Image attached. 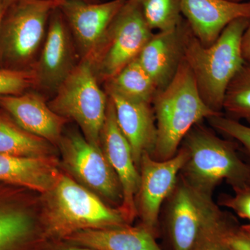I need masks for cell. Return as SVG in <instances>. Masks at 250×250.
<instances>
[{"label": "cell", "mask_w": 250, "mask_h": 250, "mask_svg": "<svg viewBox=\"0 0 250 250\" xmlns=\"http://www.w3.org/2000/svg\"><path fill=\"white\" fill-rule=\"evenodd\" d=\"M250 22V18L235 20L208 47L202 45L187 21L184 22V60L191 70L202 100L215 113H223L229 85L246 62L241 42Z\"/></svg>", "instance_id": "obj_1"}, {"label": "cell", "mask_w": 250, "mask_h": 250, "mask_svg": "<svg viewBox=\"0 0 250 250\" xmlns=\"http://www.w3.org/2000/svg\"><path fill=\"white\" fill-rule=\"evenodd\" d=\"M152 104L157 136L151 156L158 161L173 157L184 137L195 125L210 117L221 114L210 109L202 100L193 75L184 59L173 80L164 89L158 92Z\"/></svg>", "instance_id": "obj_2"}, {"label": "cell", "mask_w": 250, "mask_h": 250, "mask_svg": "<svg viewBox=\"0 0 250 250\" xmlns=\"http://www.w3.org/2000/svg\"><path fill=\"white\" fill-rule=\"evenodd\" d=\"M180 146L188 158L179 174L192 187L211 195L223 181L233 191L250 188V163L242 160L233 143L201 123L189 131Z\"/></svg>", "instance_id": "obj_3"}, {"label": "cell", "mask_w": 250, "mask_h": 250, "mask_svg": "<svg viewBox=\"0 0 250 250\" xmlns=\"http://www.w3.org/2000/svg\"><path fill=\"white\" fill-rule=\"evenodd\" d=\"M41 225L47 240H64L77 231L129 225L119 208H111L68 176L60 174L48 192Z\"/></svg>", "instance_id": "obj_4"}, {"label": "cell", "mask_w": 250, "mask_h": 250, "mask_svg": "<svg viewBox=\"0 0 250 250\" xmlns=\"http://www.w3.org/2000/svg\"><path fill=\"white\" fill-rule=\"evenodd\" d=\"M58 0H14L0 31L2 67L34 70L45 42L51 14Z\"/></svg>", "instance_id": "obj_5"}, {"label": "cell", "mask_w": 250, "mask_h": 250, "mask_svg": "<svg viewBox=\"0 0 250 250\" xmlns=\"http://www.w3.org/2000/svg\"><path fill=\"white\" fill-rule=\"evenodd\" d=\"M167 221L174 250H195L231 217L220 209L213 195L199 190L179 174L167 200Z\"/></svg>", "instance_id": "obj_6"}, {"label": "cell", "mask_w": 250, "mask_h": 250, "mask_svg": "<svg viewBox=\"0 0 250 250\" xmlns=\"http://www.w3.org/2000/svg\"><path fill=\"white\" fill-rule=\"evenodd\" d=\"M108 101L90 62L81 59L48 104L59 116L76 122L85 139L102 148L100 137Z\"/></svg>", "instance_id": "obj_7"}, {"label": "cell", "mask_w": 250, "mask_h": 250, "mask_svg": "<svg viewBox=\"0 0 250 250\" xmlns=\"http://www.w3.org/2000/svg\"><path fill=\"white\" fill-rule=\"evenodd\" d=\"M136 0H126L90 62L100 84L137 58L154 35Z\"/></svg>", "instance_id": "obj_8"}, {"label": "cell", "mask_w": 250, "mask_h": 250, "mask_svg": "<svg viewBox=\"0 0 250 250\" xmlns=\"http://www.w3.org/2000/svg\"><path fill=\"white\" fill-rule=\"evenodd\" d=\"M64 166L80 182L121 207L123 192L116 172L101 147L76 131L62 134L59 143Z\"/></svg>", "instance_id": "obj_9"}, {"label": "cell", "mask_w": 250, "mask_h": 250, "mask_svg": "<svg viewBox=\"0 0 250 250\" xmlns=\"http://www.w3.org/2000/svg\"><path fill=\"white\" fill-rule=\"evenodd\" d=\"M80 61L71 31L58 6L51 14L45 42L34 67V90L52 98Z\"/></svg>", "instance_id": "obj_10"}, {"label": "cell", "mask_w": 250, "mask_h": 250, "mask_svg": "<svg viewBox=\"0 0 250 250\" xmlns=\"http://www.w3.org/2000/svg\"><path fill=\"white\" fill-rule=\"evenodd\" d=\"M187 158V151L182 146L177 154L167 160H156L149 153H145L141 157L136 210L142 221L141 225L154 235L161 207L174 190Z\"/></svg>", "instance_id": "obj_11"}, {"label": "cell", "mask_w": 250, "mask_h": 250, "mask_svg": "<svg viewBox=\"0 0 250 250\" xmlns=\"http://www.w3.org/2000/svg\"><path fill=\"white\" fill-rule=\"evenodd\" d=\"M126 0L91 3L62 0L59 9L71 31L81 59L90 60Z\"/></svg>", "instance_id": "obj_12"}, {"label": "cell", "mask_w": 250, "mask_h": 250, "mask_svg": "<svg viewBox=\"0 0 250 250\" xmlns=\"http://www.w3.org/2000/svg\"><path fill=\"white\" fill-rule=\"evenodd\" d=\"M100 139L104 154L121 184L123 200L119 209L129 225L137 215L136 197L141 176L129 143L117 123L114 106L109 98Z\"/></svg>", "instance_id": "obj_13"}, {"label": "cell", "mask_w": 250, "mask_h": 250, "mask_svg": "<svg viewBox=\"0 0 250 250\" xmlns=\"http://www.w3.org/2000/svg\"><path fill=\"white\" fill-rule=\"evenodd\" d=\"M14 187L0 183V250H41L43 229Z\"/></svg>", "instance_id": "obj_14"}, {"label": "cell", "mask_w": 250, "mask_h": 250, "mask_svg": "<svg viewBox=\"0 0 250 250\" xmlns=\"http://www.w3.org/2000/svg\"><path fill=\"white\" fill-rule=\"evenodd\" d=\"M0 108L27 132L58 145L68 121L50 107L42 94L32 90L18 95L0 96Z\"/></svg>", "instance_id": "obj_15"}, {"label": "cell", "mask_w": 250, "mask_h": 250, "mask_svg": "<svg viewBox=\"0 0 250 250\" xmlns=\"http://www.w3.org/2000/svg\"><path fill=\"white\" fill-rule=\"evenodd\" d=\"M181 11L195 37L205 47L214 43L224 29L238 18H250V1L179 0Z\"/></svg>", "instance_id": "obj_16"}, {"label": "cell", "mask_w": 250, "mask_h": 250, "mask_svg": "<svg viewBox=\"0 0 250 250\" xmlns=\"http://www.w3.org/2000/svg\"><path fill=\"white\" fill-rule=\"evenodd\" d=\"M184 18L175 29L154 33L138 56L159 91L173 80L184 59Z\"/></svg>", "instance_id": "obj_17"}, {"label": "cell", "mask_w": 250, "mask_h": 250, "mask_svg": "<svg viewBox=\"0 0 250 250\" xmlns=\"http://www.w3.org/2000/svg\"><path fill=\"white\" fill-rule=\"evenodd\" d=\"M114 106L117 123L131 147L139 170L145 153L152 155L156 142L155 116L152 104L130 101L113 93H106Z\"/></svg>", "instance_id": "obj_18"}, {"label": "cell", "mask_w": 250, "mask_h": 250, "mask_svg": "<svg viewBox=\"0 0 250 250\" xmlns=\"http://www.w3.org/2000/svg\"><path fill=\"white\" fill-rule=\"evenodd\" d=\"M60 173L49 157H24L0 154V183L47 193Z\"/></svg>", "instance_id": "obj_19"}, {"label": "cell", "mask_w": 250, "mask_h": 250, "mask_svg": "<svg viewBox=\"0 0 250 250\" xmlns=\"http://www.w3.org/2000/svg\"><path fill=\"white\" fill-rule=\"evenodd\" d=\"M64 240L98 250H162L154 235L142 225L82 230Z\"/></svg>", "instance_id": "obj_20"}, {"label": "cell", "mask_w": 250, "mask_h": 250, "mask_svg": "<svg viewBox=\"0 0 250 250\" xmlns=\"http://www.w3.org/2000/svg\"><path fill=\"white\" fill-rule=\"evenodd\" d=\"M106 93H113L136 103L152 104L159 90L151 77L135 59L103 83Z\"/></svg>", "instance_id": "obj_21"}, {"label": "cell", "mask_w": 250, "mask_h": 250, "mask_svg": "<svg viewBox=\"0 0 250 250\" xmlns=\"http://www.w3.org/2000/svg\"><path fill=\"white\" fill-rule=\"evenodd\" d=\"M51 147L45 140L23 129L0 108V154L24 157H49Z\"/></svg>", "instance_id": "obj_22"}, {"label": "cell", "mask_w": 250, "mask_h": 250, "mask_svg": "<svg viewBox=\"0 0 250 250\" xmlns=\"http://www.w3.org/2000/svg\"><path fill=\"white\" fill-rule=\"evenodd\" d=\"M223 111L234 121H246L250 126V62H246L229 85Z\"/></svg>", "instance_id": "obj_23"}, {"label": "cell", "mask_w": 250, "mask_h": 250, "mask_svg": "<svg viewBox=\"0 0 250 250\" xmlns=\"http://www.w3.org/2000/svg\"><path fill=\"white\" fill-rule=\"evenodd\" d=\"M153 31L171 30L183 21L179 0H136Z\"/></svg>", "instance_id": "obj_24"}, {"label": "cell", "mask_w": 250, "mask_h": 250, "mask_svg": "<svg viewBox=\"0 0 250 250\" xmlns=\"http://www.w3.org/2000/svg\"><path fill=\"white\" fill-rule=\"evenodd\" d=\"M36 86L34 70L0 67V96L21 95L35 90Z\"/></svg>", "instance_id": "obj_25"}, {"label": "cell", "mask_w": 250, "mask_h": 250, "mask_svg": "<svg viewBox=\"0 0 250 250\" xmlns=\"http://www.w3.org/2000/svg\"><path fill=\"white\" fill-rule=\"evenodd\" d=\"M207 121L210 126L218 132L239 143L244 147L250 159V126L231 119L224 113L210 117Z\"/></svg>", "instance_id": "obj_26"}, {"label": "cell", "mask_w": 250, "mask_h": 250, "mask_svg": "<svg viewBox=\"0 0 250 250\" xmlns=\"http://www.w3.org/2000/svg\"><path fill=\"white\" fill-rule=\"evenodd\" d=\"M219 205L228 207L238 216L250 221V188L234 191V195H222Z\"/></svg>", "instance_id": "obj_27"}, {"label": "cell", "mask_w": 250, "mask_h": 250, "mask_svg": "<svg viewBox=\"0 0 250 250\" xmlns=\"http://www.w3.org/2000/svg\"><path fill=\"white\" fill-rule=\"evenodd\" d=\"M233 218L206 237L195 250H232L225 241V235L233 225Z\"/></svg>", "instance_id": "obj_28"}, {"label": "cell", "mask_w": 250, "mask_h": 250, "mask_svg": "<svg viewBox=\"0 0 250 250\" xmlns=\"http://www.w3.org/2000/svg\"><path fill=\"white\" fill-rule=\"evenodd\" d=\"M225 241L232 250H250V231L245 227L233 225L225 235Z\"/></svg>", "instance_id": "obj_29"}, {"label": "cell", "mask_w": 250, "mask_h": 250, "mask_svg": "<svg viewBox=\"0 0 250 250\" xmlns=\"http://www.w3.org/2000/svg\"><path fill=\"white\" fill-rule=\"evenodd\" d=\"M41 250H98L74 244L65 240H47Z\"/></svg>", "instance_id": "obj_30"}, {"label": "cell", "mask_w": 250, "mask_h": 250, "mask_svg": "<svg viewBox=\"0 0 250 250\" xmlns=\"http://www.w3.org/2000/svg\"><path fill=\"white\" fill-rule=\"evenodd\" d=\"M241 48L245 61L250 62V22L242 38Z\"/></svg>", "instance_id": "obj_31"}, {"label": "cell", "mask_w": 250, "mask_h": 250, "mask_svg": "<svg viewBox=\"0 0 250 250\" xmlns=\"http://www.w3.org/2000/svg\"><path fill=\"white\" fill-rule=\"evenodd\" d=\"M14 0H0V31H1V22H2L3 17L8 6L11 4V3ZM0 67H2L1 65V48H0Z\"/></svg>", "instance_id": "obj_32"}, {"label": "cell", "mask_w": 250, "mask_h": 250, "mask_svg": "<svg viewBox=\"0 0 250 250\" xmlns=\"http://www.w3.org/2000/svg\"><path fill=\"white\" fill-rule=\"evenodd\" d=\"M228 1H233V2L236 3H243L248 2V1H250V0H228Z\"/></svg>", "instance_id": "obj_33"}, {"label": "cell", "mask_w": 250, "mask_h": 250, "mask_svg": "<svg viewBox=\"0 0 250 250\" xmlns=\"http://www.w3.org/2000/svg\"><path fill=\"white\" fill-rule=\"evenodd\" d=\"M58 1H62V0H58ZM82 1H87V2L96 3L102 1V0H82Z\"/></svg>", "instance_id": "obj_34"}, {"label": "cell", "mask_w": 250, "mask_h": 250, "mask_svg": "<svg viewBox=\"0 0 250 250\" xmlns=\"http://www.w3.org/2000/svg\"><path fill=\"white\" fill-rule=\"evenodd\" d=\"M248 230V231H250V225H248V226L245 227Z\"/></svg>", "instance_id": "obj_35"}]
</instances>
